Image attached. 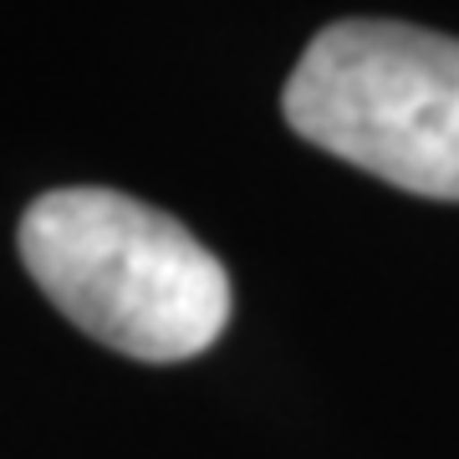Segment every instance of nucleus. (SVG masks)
<instances>
[{"label":"nucleus","instance_id":"1","mask_svg":"<svg viewBox=\"0 0 459 459\" xmlns=\"http://www.w3.org/2000/svg\"><path fill=\"white\" fill-rule=\"evenodd\" d=\"M21 261L56 312L138 362H184L230 322V276L210 250L143 199L51 189L21 214Z\"/></svg>","mask_w":459,"mask_h":459},{"label":"nucleus","instance_id":"2","mask_svg":"<svg viewBox=\"0 0 459 459\" xmlns=\"http://www.w3.org/2000/svg\"><path fill=\"white\" fill-rule=\"evenodd\" d=\"M286 123L383 184L459 199V41L403 21H332L281 92Z\"/></svg>","mask_w":459,"mask_h":459}]
</instances>
